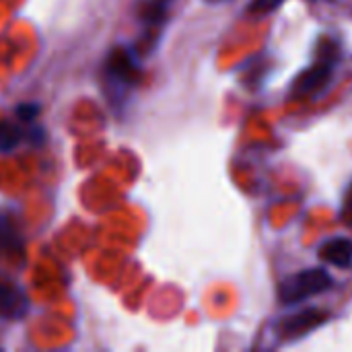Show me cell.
Here are the masks:
<instances>
[{
  "label": "cell",
  "mask_w": 352,
  "mask_h": 352,
  "mask_svg": "<svg viewBox=\"0 0 352 352\" xmlns=\"http://www.w3.org/2000/svg\"><path fill=\"white\" fill-rule=\"evenodd\" d=\"M29 311V299L25 291L10 278L0 276V318L21 320Z\"/></svg>",
  "instance_id": "cell-3"
},
{
  "label": "cell",
  "mask_w": 352,
  "mask_h": 352,
  "mask_svg": "<svg viewBox=\"0 0 352 352\" xmlns=\"http://www.w3.org/2000/svg\"><path fill=\"white\" fill-rule=\"evenodd\" d=\"M16 241H19V235L12 223L6 219H0V250H14Z\"/></svg>",
  "instance_id": "cell-8"
},
{
  "label": "cell",
  "mask_w": 352,
  "mask_h": 352,
  "mask_svg": "<svg viewBox=\"0 0 352 352\" xmlns=\"http://www.w3.org/2000/svg\"><path fill=\"white\" fill-rule=\"evenodd\" d=\"M208 2H223V0H208Z\"/></svg>",
  "instance_id": "cell-11"
},
{
  "label": "cell",
  "mask_w": 352,
  "mask_h": 352,
  "mask_svg": "<svg viewBox=\"0 0 352 352\" xmlns=\"http://www.w3.org/2000/svg\"><path fill=\"white\" fill-rule=\"evenodd\" d=\"M320 258L328 264H334L338 268H351L352 266V241L338 237L332 241H326L320 248Z\"/></svg>",
  "instance_id": "cell-6"
},
{
  "label": "cell",
  "mask_w": 352,
  "mask_h": 352,
  "mask_svg": "<svg viewBox=\"0 0 352 352\" xmlns=\"http://www.w3.org/2000/svg\"><path fill=\"white\" fill-rule=\"evenodd\" d=\"M140 70L132 58V54L124 47H116L107 62H105V76H107V85L116 87V91H120V87H132L138 78Z\"/></svg>",
  "instance_id": "cell-2"
},
{
  "label": "cell",
  "mask_w": 352,
  "mask_h": 352,
  "mask_svg": "<svg viewBox=\"0 0 352 352\" xmlns=\"http://www.w3.org/2000/svg\"><path fill=\"white\" fill-rule=\"evenodd\" d=\"M332 285H334V278L330 276L328 270L309 268V270H303L299 274L289 276L280 285L278 297H280L283 303L293 305V303H299V301H305V299H311L316 295H322V293L330 291Z\"/></svg>",
  "instance_id": "cell-1"
},
{
  "label": "cell",
  "mask_w": 352,
  "mask_h": 352,
  "mask_svg": "<svg viewBox=\"0 0 352 352\" xmlns=\"http://www.w3.org/2000/svg\"><path fill=\"white\" fill-rule=\"evenodd\" d=\"M37 113H39V107L35 103H23L16 107V116L21 122H31Z\"/></svg>",
  "instance_id": "cell-10"
},
{
  "label": "cell",
  "mask_w": 352,
  "mask_h": 352,
  "mask_svg": "<svg viewBox=\"0 0 352 352\" xmlns=\"http://www.w3.org/2000/svg\"><path fill=\"white\" fill-rule=\"evenodd\" d=\"M332 76V62H318L316 66L307 68L295 82L297 95H311L328 85Z\"/></svg>",
  "instance_id": "cell-5"
},
{
  "label": "cell",
  "mask_w": 352,
  "mask_h": 352,
  "mask_svg": "<svg viewBox=\"0 0 352 352\" xmlns=\"http://www.w3.org/2000/svg\"><path fill=\"white\" fill-rule=\"evenodd\" d=\"M283 2H285V0H252V2H250V12L266 14V12L276 10Z\"/></svg>",
  "instance_id": "cell-9"
},
{
  "label": "cell",
  "mask_w": 352,
  "mask_h": 352,
  "mask_svg": "<svg viewBox=\"0 0 352 352\" xmlns=\"http://www.w3.org/2000/svg\"><path fill=\"white\" fill-rule=\"evenodd\" d=\"M328 320V314L322 311V309H305L297 316H291L283 322L280 330H283V336H301L305 332H311L316 330L318 326L326 324Z\"/></svg>",
  "instance_id": "cell-4"
},
{
  "label": "cell",
  "mask_w": 352,
  "mask_h": 352,
  "mask_svg": "<svg viewBox=\"0 0 352 352\" xmlns=\"http://www.w3.org/2000/svg\"><path fill=\"white\" fill-rule=\"evenodd\" d=\"M23 138V130L14 122H0V153H10L19 146Z\"/></svg>",
  "instance_id": "cell-7"
}]
</instances>
